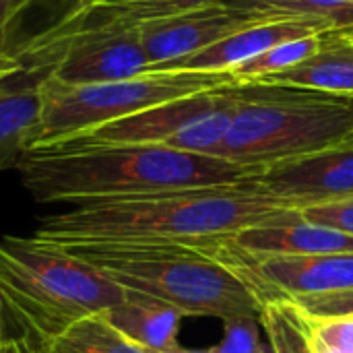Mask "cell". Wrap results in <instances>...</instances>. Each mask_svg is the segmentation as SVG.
Returning a JSON list of instances; mask_svg holds the SVG:
<instances>
[{
  "label": "cell",
  "mask_w": 353,
  "mask_h": 353,
  "mask_svg": "<svg viewBox=\"0 0 353 353\" xmlns=\"http://www.w3.org/2000/svg\"><path fill=\"white\" fill-rule=\"evenodd\" d=\"M250 178L238 184L172 188L70 203L39 219L35 240L52 244L199 242L298 215Z\"/></svg>",
  "instance_id": "6da1fadb"
},
{
  "label": "cell",
  "mask_w": 353,
  "mask_h": 353,
  "mask_svg": "<svg viewBox=\"0 0 353 353\" xmlns=\"http://www.w3.org/2000/svg\"><path fill=\"white\" fill-rule=\"evenodd\" d=\"M17 170L37 203L70 205L118 194L238 184L261 168L163 145L62 141L29 149Z\"/></svg>",
  "instance_id": "7a4b0ae2"
},
{
  "label": "cell",
  "mask_w": 353,
  "mask_h": 353,
  "mask_svg": "<svg viewBox=\"0 0 353 353\" xmlns=\"http://www.w3.org/2000/svg\"><path fill=\"white\" fill-rule=\"evenodd\" d=\"M219 240L58 246L99 269L122 290L159 300L186 319L261 316V304L248 285L215 259Z\"/></svg>",
  "instance_id": "3957f363"
},
{
  "label": "cell",
  "mask_w": 353,
  "mask_h": 353,
  "mask_svg": "<svg viewBox=\"0 0 353 353\" xmlns=\"http://www.w3.org/2000/svg\"><path fill=\"white\" fill-rule=\"evenodd\" d=\"M126 290L66 248L21 236L0 238V300L35 347L124 302Z\"/></svg>",
  "instance_id": "277c9868"
},
{
  "label": "cell",
  "mask_w": 353,
  "mask_h": 353,
  "mask_svg": "<svg viewBox=\"0 0 353 353\" xmlns=\"http://www.w3.org/2000/svg\"><path fill=\"white\" fill-rule=\"evenodd\" d=\"M232 91L238 108L215 157L265 168L353 143V114L339 95L271 83H240Z\"/></svg>",
  "instance_id": "5b68a950"
},
{
  "label": "cell",
  "mask_w": 353,
  "mask_h": 353,
  "mask_svg": "<svg viewBox=\"0 0 353 353\" xmlns=\"http://www.w3.org/2000/svg\"><path fill=\"white\" fill-rule=\"evenodd\" d=\"M230 85H238L232 72L151 70L89 85H68L48 74L41 83L43 110L35 147L56 145L159 103Z\"/></svg>",
  "instance_id": "8992f818"
},
{
  "label": "cell",
  "mask_w": 353,
  "mask_h": 353,
  "mask_svg": "<svg viewBox=\"0 0 353 353\" xmlns=\"http://www.w3.org/2000/svg\"><path fill=\"white\" fill-rule=\"evenodd\" d=\"M238 108L230 87L172 99L139 114L103 124L68 141L77 143H141L163 145L186 153L215 157Z\"/></svg>",
  "instance_id": "52a82bcc"
},
{
  "label": "cell",
  "mask_w": 353,
  "mask_h": 353,
  "mask_svg": "<svg viewBox=\"0 0 353 353\" xmlns=\"http://www.w3.org/2000/svg\"><path fill=\"white\" fill-rule=\"evenodd\" d=\"M254 294L259 304L277 298H302L353 290V252L350 254H250L230 238L213 250Z\"/></svg>",
  "instance_id": "ba28073f"
},
{
  "label": "cell",
  "mask_w": 353,
  "mask_h": 353,
  "mask_svg": "<svg viewBox=\"0 0 353 353\" xmlns=\"http://www.w3.org/2000/svg\"><path fill=\"white\" fill-rule=\"evenodd\" d=\"M19 58L29 64L50 66V74L68 85L122 81L149 72L137 27L89 29L46 48L25 50Z\"/></svg>",
  "instance_id": "9c48e42d"
},
{
  "label": "cell",
  "mask_w": 353,
  "mask_h": 353,
  "mask_svg": "<svg viewBox=\"0 0 353 353\" xmlns=\"http://www.w3.org/2000/svg\"><path fill=\"white\" fill-rule=\"evenodd\" d=\"M250 180L269 196L298 211L352 199L353 143L269 163Z\"/></svg>",
  "instance_id": "30bf717a"
},
{
  "label": "cell",
  "mask_w": 353,
  "mask_h": 353,
  "mask_svg": "<svg viewBox=\"0 0 353 353\" xmlns=\"http://www.w3.org/2000/svg\"><path fill=\"white\" fill-rule=\"evenodd\" d=\"M252 23L261 21H252L250 17L228 6L211 4L199 10L147 21L137 29L151 72L163 70L165 66L213 46Z\"/></svg>",
  "instance_id": "8fae6325"
},
{
  "label": "cell",
  "mask_w": 353,
  "mask_h": 353,
  "mask_svg": "<svg viewBox=\"0 0 353 353\" xmlns=\"http://www.w3.org/2000/svg\"><path fill=\"white\" fill-rule=\"evenodd\" d=\"M23 62V60H21ZM50 66L29 64L0 79V172L19 168L41 128V83Z\"/></svg>",
  "instance_id": "7c38bea8"
},
{
  "label": "cell",
  "mask_w": 353,
  "mask_h": 353,
  "mask_svg": "<svg viewBox=\"0 0 353 353\" xmlns=\"http://www.w3.org/2000/svg\"><path fill=\"white\" fill-rule=\"evenodd\" d=\"M329 31V27L321 21H296V19H279V21H261L238 29L236 33L219 39L217 43L182 58L163 70H194V72H232L238 66L250 62L263 52L275 48L277 43L306 37L312 33Z\"/></svg>",
  "instance_id": "4fadbf2b"
},
{
  "label": "cell",
  "mask_w": 353,
  "mask_h": 353,
  "mask_svg": "<svg viewBox=\"0 0 353 353\" xmlns=\"http://www.w3.org/2000/svg\"><path fill=\"white\" fill-rule=\"evenodd\" d=\"M219 0H101L95 4L79 6L68 12L50 31L39 33L27 50L46 48L68 35L103 27H139L147 21L165 19L190 10H199Z\"/></svg>",
  "instance_id": "5bb4252c"
},
{
  "label": "cell",
  "mask_w": 353,
  "mask_h": 353,
  "mask_svg": "<svg viewBox=\"0 0 353 353\" xmlns=\"http://www.w3.org/2000/svg\"><path fill=\"white\" fill-rule=\"evenodd\" d=\"M240 250L250 254H350L353 236L339 230L306 221L298 215L267 221L242 230L230 238Z\"/></svg>",
  "instance_id": "9a60e30c"
},
{
  "label": "cell",
  "mask_w": 353,
  "mask_h": 353,
  "mask_svg": "<svg viewBox=\"0 0 353 353\" xmlns=\"http://www.w3.org/2000/svg\"><path fill=\"white\" fill-rule=\"evenodd\" d=\"M103 314L116 331L149 352L172 353L180 347L178 335L186 316L159 300L126 292L124 302Z\"/></svg>",
  "instance_id": "2e32d148"
},
{
  "label": "cell",
  "mask_w": 353,
  "mask_h": 353,
  "mask_svg": "<svg viewBox=\"0 0 353 353\" xmlns=\"http://www.w3.org/2000/svg\"><path fill=\"white\" fill-rule=\"evenodd\" d=\"M256 83L312 89L329 95H353V48L325 31V46L304 62Z\"/></svg>",
  "instance_id": "e0dca14e"
},
{
  "label": "cell",
  "mask_w": 353,
  "mask_h": 353,
  "mask_svg": "<svg viewBox=\"0 0 353 353\" xmlns=\"http://www.w3.org/2000/svg\"><path fill=\"white\" fill-rule=\"evenodd\" d=\"M261 325L273 353H316L310 314L290 298L261 304Z\"/></svg>",
  "instance_id": "ac0fdd59"
},
{
  "label": "cell",
  "mask_w": 353,
  "mask_h": 353,
  "mask_svg": "<svg viewBox=\"0 0 353 353\" xmlns=\"http://www.w3.org/2000/svg\"><path fill=\"white\" fill-rule=\"evenodd\" d=\"M35 350L37 353H153L116 331L103 312L77 323Z\"/></svg>",
  "instance_id": "d6986e66"
},
{
  "label": "cell",
  "mask_w": 353,
  "mask_h": 353,
  "mask_svg": "<svg viewBox=\"0 0 353 353\" xmlns=\"http://www.w3.org/2000/svg\"><path fill=\"white\" fill-rule=\"evenodd\" d=\"M217 4L238 10L252 21H321L329 27V21L350 0H219Z\"/></svg>",
  "instance_id": "ffe728a7"
},
{
  "label": "cell",
  "mask_w": 353,
  "mask_h": 353,
  "mask_svg": "<svg viewBox=\"0 0 353 353\" xmlns=\"http://www.w3.org/2000/svg\"><path fill=\"white\" fill-rule=\"evenodd\" d=\"M323 46H325V31L312 33L306 37H298V39H290V41L277 43L275 48L263 52L261 56L252 58L250 62L238 66L236 70H232V74L238 85L240 83H256V81H263L271 74H277L281 70H288V68L304 62L306 58L316 54Z\"/></svg>",
  "instance_id": "44dd1931"
},
{
  "label": "cell",
  "mask_w": 353,
  "mask_h": 353,
  "mask_svg": "<svg viewBox=\"0 0 353 353\" xmlns=\"http://www.w3.org/2000/svg\"><path fill=\"white\" fill-rule=\"evenodd\" d=\"M215 353H273V347L263 335L261 316H240L223 321V337Z\"/></svg>",
  "instance_id": "7402d4cb"
},
{
  "label": "cell",
  "mask_w": 353,
  "mask_h": 353,
  "mask_svg": "<svg viewBox=\"0 0 353 353\" xmlns=\"http://www.w3.org/2000/svg\"><path fill=\"white\" fill-rule=\"evenodd\" d=\"M300 217L319 225H327L333 230H339L343 234L353 236V196L345 201L325 203L300 209Z\"/></svg>",
  "instance_id": "603a6c76"
},
{
  "label": "cell",
  "mask_w": 353,
  "mask_h": 353,
  "mask_svg": "<svg viewBox=\"0 0 353 353\" xmlns=\"http://www.w3.org/2000/svg\"><path fill=\"white\" fill-rule=\"evenodd\" d=\"M302 310L312 316H345L353 314V290L347 292H333V294H319V296H302L290 298Z\"/></svg>",
  "instance_id": "cb8c5ba5"
},
{
  "label": "cell",
  "mask_w": 353,
  "mask_h": 353,
  "mask_svg": "<svg viewBox=\"0 0 353 353\" xmlns=\"http://www.w3.org/2000/svg\"><path fill=\"white\" fill-rule=\"evenodd\" d=\"M353 31V0L345 4L339 12H335L329 21V33H350Z\"/></svg>",
  "instance_id": "d4e9b609"
},
{
  "label": "cell",
  "mask_w": 353,
  "mask_h": 353,
  "mask_svg": "<svg viewBox=\"0 0 353 353\" xmlns=\"http://www.w3.org/2000/svg\"><path fill=\"white\" fill-rule=\"evenodd\" d=\"M0 353H37L35 345L27 337H4L0 341Z\"/></svg>",
  "instance_id": "484cf974"
},
{
  "label": "cell",
  "mask_w": 353,
  "mask_h": 353,
  "mask_svg": "<svg viewBox=\"0 0 353 353\" xmlns=\"http://www.w3.org/2000/svg\"><path fill=\"white\" fill-rule=\"evenodd\" d=\"M21 66H23V62H21L19 54H10L4 48H0V79H4L6 74L19 70Z\"/></svg>",
  "instance_id": "4316f807"
},
{
  "label": "cell",
  "mask_w": 353,
  "mask_h": 353,
  "mask_svg": "<svg viewBox=\"0 0 353 353\" xmlns=\"http://www.w3.org/2000/svg\"><path fill=\"white\" fill-rule=\"evenodd\" d=\"M12 21V10H10V0H0V35Z\"/></svg>",
  "instance_id": "83f0119b"
},
{
  "label": "cell",
  "mask_w": 353,
  "mask_h": 353,
  "mask_svg": "<svg viewBox=\"0 0 353 353\" xmlns=\"http://www.w3.org/2000/svg\"><path fill=\"white\" fill-rule=\"evenodd\" d=\"M33 0H10V10H12V19L23 10V8H27L29 4H31Z\"/></svg>",
  "instance_id": "f1b7e54d"
},
{
  "label": "cell",
  "mask_w": 353,
  "mask_h": 353,
  "mask_svg": "<svg viewBox=\"0 0 353 353\" xmlns=\"http://www.w3.org/2000/svg\"><path fill=\"white\" fill-rule=\"evenodd\" d=\"M172 353H215V350L213 347H207V350H188V347H178L176 352H172Z\"/></svg>",
  "instance_id": "f546056e"
},
{
  "label": "cell",
  "mask_w": 353,
  "mask_h": 353,
  "mask_svg": "<svg viewBox=\"0 0 353 353\" xmlns=\"http://www.w3.org/2000/svg\"><path fill=\"white\" fill-rule=\"evenodd\" d=\"M4 321H6V316H4V308H2V300H0V341L4 339Z\"/></svg>",
  "instance_id": "4dcf8cb0"
},
{
  "label": "cell",
  "mask_w": 353,
  "mask_h": 353,
  "mask_svg": "<svg viewBox=\"0 0 353 353\" xmlns=\"http://www.w3.org/2000/svg\"><path fill=\"white\" fill-rule=\"evenodd\" d=\"M329 33V31H327ZM329 35H335V37H341V39H345L350 46L353 48V31H350V33H341V35H337V33H329Z\"/></svg>",
  "instance_id": "1f68e13d"
},
{
  "label": "cell",
  "mask_w": 353,
  "mask_h": 353,
  "mask_svg": "<svg viewBox=\"0 0 353 353\" xmlns=\"http://www.w3.org/2000/svg\"><path fill=\"white\" fill-rule=\"evenodd\" d=\"M95 2H101V0H81V2H79V6H87V4H95ZM79 6H77V8H79Z\"/></svg>",
  "instance_id": "d6a6232c"
},
{
  "label": "cell",
  "mask_w": 353,
  "mask_h": 353,
  "mask_svg": "<svg viewBox=\"0 0 353 353\" xmlns=\"http://www.w3.org/2000/svg\"><path fill=\"white\" fill-rule=\"evenodd\" d=\"M345 99V103H347V108L352 110V114H353V95H347V97H343Z\"/></svg>",
  "instance_id": "836d02e7"
},
{
  "label": "cell",
  "mask_w": 353,
  "mask_h": 353,
  "mask_svg": "<svg viewBox=\"0 0 353 353\" xmlns=\"http://www.w3.org/2000/svg\"><path fill=\"white\" fill-rule=\"evenodd\" d=\"M314 343H316V341H314ZM316 353H329V352H327V350H323L321 345H316Z\"/></svg>",
  "instance_id": "e575fe53"
}]
</instances>
